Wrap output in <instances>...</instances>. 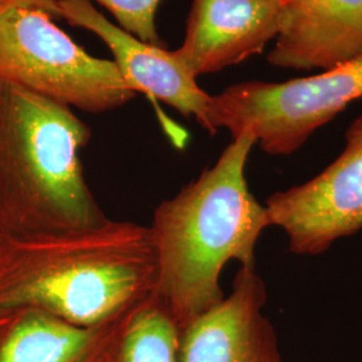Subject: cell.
<instances>
[{
    "label": "cell",
    "mask_w": 362,
    "mask_h": 362,
    "mask_svg": "<svg viewBox=\"0 0 362 362\" xmlns=\"http://www.w3.org/2000/svg\"><path fill=\"white\" fill-rule=\"evenodd\" d=\"M255 145L251 133L235 137L212 167L153 212V296L179 330L226 297L220 275L228 262L257 267L259 238L272 223L247 182Z\"/></svg>",
    "instance_id": "6da1fadb"
},
{
    "label": "cell",
    "mask_w": 362,
    "mask_h": 362,
    "mask_svg": "<svg viewBox=\"0 0 362 362\" xmlns=\"http://www.w3.org/2000/svg\"><path fill=\"white\" fill-rule=\"evenodd\" d=\"M149 226L107 219L64 233L0 239V313L37 309L67 324H107L152 296Z\"/></svg>",
    "instance_id": "7a4b0ae2"
},
{
    "label": "cell",
    "mask_w": 362,
    "mask_h": 362,
    "mask_svg": "<svg viewBox=\"0 0 362 362\" xmlns=\"http://www.w3.org/2000/svg\"><path fill=\"white\" fill-rule=\"evenodd\" d=\"M90 136L71 107L0 82V233L31 238L109 219L81 160Z\"/></svg>",
    "instance_id": "3957f363"
},
{
    "label": "cell",
    "mask_w": 362,
    "mask_h": 362,
    "mask_svg": "<svg viewBox=\"0 0 362 362\" xmlns=\"http://www.w3.org/2000/svg\"><path fill=\"white\" fill-rule=\"evenodd\" d=\"M362 98V55L310 77L247 81L211 95L204 130L251 133L270 156L299 151L311 136Z\"/></svg>",
    "instance_id": "277c9868"
},
{
    "label": "cell",
    "mask_w": 362,
    "mask_h": 362,
    "mask_svg": "<svg viewBox=\"0 0 362 362\" xmlns=\"http://www.w3.org/2000/svg\"><path fill=\"white\" fill-rule=\"evenodd\" d=\"M0 82L86 113H105L137 97L113 61L93 57L45 11L0 13Z\"/></svg>",
    "instance_id": "5b68a950"
},
{
    "label": "cell",
    "mask_w": 362,
    "mask_h": 362,
    "mask_svg": "<svg viewBox=\"0 0 362 362\" xmlns=\"http://www.w3.org/2000/svg\"><path fill=\"white\" fill-rule=\"evenodd\" d=\"M346 145L311 180L272 194L266 208L272 227L288 238L297 255L324 254L337 240L362 231V115L350 124Z\"/></svg>",
    "instance_id": "8992f818"
},
{
    "label": "cell",
    "mask_w": 362,
    "mask_h": 362,
    "mask_svg": "<svg viewBox=\"0 0 362 362\" xmlns=\"http://www.w3.org/2000/svg\"><path fill=\"white\" fill-rule=\"evenodd\" d=\"M267 288L257 267H240L231 293L179 330L177 362H284L263 314Z\"/></svg>",
    "instance_id": "52a82bcc"
},
{
    "label": "cell",
    "mask_w": 362,
    "mask_h": 362,
    "mask_svg": "<svg viewBox=\"0 0 362 362\" xmlns=\"http://www.w3.org/2000/svg\"><path fill=\"white\" fill-rule=\"evenodd\" d=\"M59 18L70 26L81 27L104 42L113 54L122 77L137 94L165 103L181 116L194 117L204 129L211 95L176 52L143 42L112 23L90 0H59Z\"/></svg>",
    "instance_id": "ba28073f"
},
{
    "label": "cell",
    "mask_w": 362,
    "mask_h": 362,
    "mask_svg": "<svg viewBox=\"0 0 362 362\" xmlns=\"http://www.w3.org/2000/svg\"><path fill=\"white\" fill-rule=\"evenodd\" d=\"M282 0H192L176 54L194 77L218 73L262 54L278 37Z\"/></svg>",
    "instance_id": "9c48e42d"
},
{
    "label": "cell",
    "mask_w": 362,
    "mask_h": 362,
    "mask_svg": "<svg viewBox=\"0 0 362 362\" xmlns=\"http://www.w3.org/2000/svg\"><path fill=\"white\" fill-rule=\"evenodd\" d=\"M362 55V0H290L267 62L330 70Z\"/></svg>",
    "instance_id": "30bf717a"
},
{
    "label": "cell",
    "mask_w": 362,
    "mask_h": 362,
    "mask_svg": "<svg viewBox=\"0 0 362 362\" xmlns=\"http://www.w3.org/2000/svg\"><path fill=\"white\" fill-rule=\"evenodd\" d=\"M110 322L83 329L37 309L3 311L0 362H91Z\"/></svg>",
    "instance_id": "8fae6325"
},
{
    "label": "cell",
    "mask_w": 362,
    "mask_h": 362,
    "mask_svg": "<svg viewBox=\"0 0 362 362\" xmlns=\"http://www.w3.org/2000/svg\"><path fill=\"white\" fill-rule=\"evenodd\" d=\"M179 329L149 296L115 318L91 362H177Z\"/></svg>",
    "instance_id": "7c38bea8"
},
{
    "label": "cell",
    "mask_w": 362,
    "mask_h": 362,
    "mask_svg": "<svg viewBox=\"0 0 362 362\" xmlns=\"http://www.w3.org/2000/svg\"><path fill=\"white\" fill-rule=\"evenodd\" d=\"M115 16L117 26L146 43L164 46L156 18L163 0H95Z\"/></svg>",
    "instance_id": "4fadbf2b"
},
{
    "label": "cell",
    "mask_w": 362,
    "mask_h": 362,
    "mask_svg": "<svg viewBox=\"0 0 362 362\" xmlns=\"http://www.w3.org/2000/svg\"><path fill=\"white\" fill-rule=\"evenodd\" d=\"M59 0H0V13L11 7L37 8L49 13L54 19H59Z\"/></svg>",
    "instance_id": "5bb4252c"
},
{
    "label": "cell",
    "mask_w": 362,
    "mask_h": 362,
    "mask_svg": "<svg viewBox=\"0 0 362 362\" xmlns=\"http://www.w3.org/2000/svg\"><path fill=\"white\" fill-rule=\"evenodd\" d=\"M1 236H3V233H0V239H1Z\"/></svg>",
    "instance_id": "9a60e30c"
},
{
    "label": "cell",
    "mask_w": 362,
    "mask_h": 362,
    "mask_svg": "<svg viewBox=\"0 0 362 362\" xmlns=\"http://www.w3.org/2000/svg\"><path fill=\"white\" fill-rule=\"evenodd\" d=\"M282 1H290V0H282Z\"/></svg>",
    "instance_id": "2e32d148"
}]
</instances>
